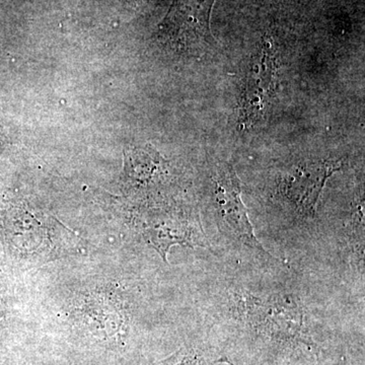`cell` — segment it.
<instances>
[{
    "mask_svg": "<svg viewBox=\"0 0 365 365\" xmlns=\"http://www.w3.org/2000/svg\"><path fill=\"white\" fill-rule=\"evenodd\" d=\"M240 312L254 328L282 341H306L304 333V309L292 295L261 299L251 294L237 297Z\"/></svg>",
    "mask_w": 365,
    "mask_h": 365,
    "instance_id": "cell-1",
    "label": "cell"
},
{
    "mask_svg": "<svg viewBox=\"0 0 365 365\" xmlns=\"http://www.w3.org/2000/svg\"><path fill=\"white\" fill-rule=\"evenodd\" d=\"M212 182L216 218L223 234L271 258L254 234L248 210L242 200L241 182L232 165H218L212 175Z\"/></svg>",
    "mask_w": 365,
    "mask_h": 365,
    "instance_id": "cell-2",
    "label": "cell"
},
{
    "mask_svg": "<svg viewBox=\"0 0 365 365\" xmlns=\"http://www.w3.org/2000/svg\"><path fill=\"white\" fill-rule=\"evenodd\" d=\"M341 167L342 163L339 160L300 163L281 176L278 193L300 217L314 220L317 205L327 181Z\"/></svg>",
    "mask_w": 365,
    "mask_h": 365,
    "instance_id": "cell-3",
    "label": "cell"
},
{
    "mask_svg": "<svg viewBox=\"0 0 365 365\" xmlns=\"http://www.w3.org/2000/svg\"><path fill=\"white\" fill-rule=\"evenodd\" d=\"M215 0H175L163 21L160 35L182 48L210 45V16Z\"/></svg>",
    "mask_w": 365,
    "mask_h": 365,
    "instance_id": "cell-4",
    "label": "cell"
},
{
    "mask_svg": "<svg viewBox=\"0 0 365 365\" xmlns=\"http://www.w3.org/2000/svg\"><path fill=\"white\" fill-rule=\"evenodd\" d=\"M275 62L272 49L262 48L252 60L245 79L241 98V120L247 126L255 125L265 118L272 96Z\"/></svg>",
    "mask_w": 365,
    "mask_h": 365,
    "instance_id": "cell-5",
    "label": "cell"
},
{
    "mask_svg": "<svg viewBox=\"0 0 365 365\" xmlns=\"http://www.w3.org/2000/svg\"><path fill=\"white\" fill-rule=\"evenodd\" d=\"M143 237L168 263V254L173 246L208 247L202 227L198 220L188 216H162L151 220L144 227Z\"/></svg>",
    "mask_w": 365,
    "mask_h": 365,
    "instance_id": "cell-6",
    "label": "cell"
},
{
    "mask_svg": "<svg viewBox=\"0 0 365 365\" xmlns=\"http://www.w3.org/2000/svg\"><path fill=\"white\" fill-rule=\"evenodd\" d=\"M129 176L137 184H148L158 174L163 165L160 155L150 148H138L131 151L128 160Z\"/></svg>",
    "mask_w": 365,
    "mask_h": 365,
    "instance_id": "cell-7",
    "label": "cell"
},
{
    "mask_svg": "<svg viewBox=\"0 0 365 365\" xmlns=\"http://www.w3.org/2000/svg\"><path fill=\"white\" fill-rule=\"evenodd\" d=\"M6 316V304L4 297L0 294V325L4 322Z\"/></svg>",
    "mask_w": 365,
    "mask_h": 365,
    "instance_id": "cell-8",
    "label": "cell"
}]
</instances>
